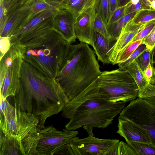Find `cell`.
<instances>
[{"label": "cell", "instance_id": "cell-1", "mask_svg": "<svg viewBox=\"0 0 155 155\" xmlns=\"http://www.w3.org/2000/svg\"><path fill=\"white\" fill-rule=\"evenodd\" d=\"M18 110L37 117L40 130L48 117L61 111L69 100L55 79L49 78L23 61L19 87L13 96Z\"/></svg>", "mask_w": 155, "mask_h": 155}, {"label": "cell", "instance_id": "cell-2", "mask_svg": "<svg viewBox=\"0 0 155 155\" xmlns=\"http://www.w3.org/2000/svg\"><path fill=\"white\" fill-rule=\"evenodd\" d=\"M22 44L23 60L54 79L67 63L71 45L54 29Z\"/></svg>", "mask_w": 155, "mask_h": 155}, {"label": "cell", "instance_id": "cell-3", "mask_svg": "<svg viewBox=\"0 0 155 155\" xmlns=\"http://www.w3.org/2000/svg\"><path fill=\"white\" fill-rule=\"evenodd\" d=\"M101 72L94 51L88 44L81 42L71 45L67 63L55 80L69 101L85 90Z\"/></svg>", "mask_w": 155, "mask_h": 155}, {"label": "cell", "instance_id": "cell-4", "mask_svg": "<svg viewBox=\"0 0 155 155\" xmlns=\"http://www.w3.org/2000/svg\"><path fill=\"white\" fill-rule=\"evenodd\" d=\"M136 83L126 71L117 69L104 71L97 79L64 107L71 109L84 101L98 99L112 103L128 101L138 97Z\"/></svg>", "mask_w": 155, "mask_h": 155}, {"label": "cell", "instance_id": "cell-5", "mask_svg": "<svg viewBox=\"0 0 155 155\" xmlns=\"http://www.w3.org/2000/svg\"><path fill=\"white\" fill-rule=\"evenodd\" d=\"M127 102L112 103L98 99H91L71 109L62 110V117L70 120L66 124L65 129L75 130L83 127L89 135L94 136L93 128L107 127L120 114Z\"/></svg>", "mask_w": 155, "mask_h": 155}, {"label": "cell", "instance_id": "cell-6", "mask_svg": "<svg viewBox=\"0 0 155 155\" xmlns=\"http://www.w3.org/2000/svg\"><path fill=\"white\" fill-rule=\"evenodd\" d=\"M23 58V45L16 43L0 59V98L15 95L20 84Z\"/></svg>", "mask_w": 155, "mask_h": 155}, {"label": "cell", "instance_id": "cell-7", "mask_svg": "<svg viewBox=\"0 0 155 155\" xmlns=\"http://www.w3.org/2000/svg\"><path fill=\"white\" fill-rule=\"evenodd\" d=\"M78 131L58 130L52 126L39 131L40 137L36 147L37 155H74L70 143L78 138Z\"/></svg>", "mask_w": 155, "mask_h": 155}, {"label": "cell", "instance_id": "cell-8", "mask_svg": "<svg viewBox=\"0 0 155 155\" xmlns=\"http://www.w3.org/2000/svg\"><path fill=\"white\" fill-rule=\"evenodd\" d=\"M119 118L131 121L144 130L155 146V105L138 97L122 109Z\"/></svg>", "mask_w": 155, "mask_h": 155}, {"label": "cell", "instance_id": "cell-9", "mask_svg": "<svg viewBox=\"0 0 155 155\" xmlns=\"http://www.w3.org/2000/svg\"><path fill=\"white\" fill-rule=\"evenodd\" d=\"M39 121L29 113L18 110L16 137L20 145L22 155H36V147L40 137Z\"/></svg>", "mask_w": 155, "mask_h": 155}, {"label": "cell", "instance_id": "cell-10", "mask_svg": "<svg viewBox=\"0 0 155 155\" xmlns=\"http://www.w3.org/2000/svg\"><path fill=\"white\" fill-rule=\"evenodd\" d=\"M119 140L102 139L89 135L71 141L70 145L74 155H117Z\"/></svg>", "mask_w": 155, "mask_h": 155}, {"label": "cell", "instance_id": "cell-11", "mask_svg": "<svg viewBox=\"0 0 155 155\" xmlns=\"http://www.w3.org/2000/svg\"><path fill=\"white\" fill-rule=\"evenodd\" d=\"M54 29L71 45L77 39L74 30L75 15L68 8L58 7L53 15Z\"/></svg>", "mask_w": 155, "mask_h": 155}, {"label": "cell", "instance_id": "cell-12", "mask_svg": "<svg viewBox=\"0 0 155 155\" xmlns=\"http://www.w3.org/2000/svg\"><path fill=\"white\" fill-rule=\"evenodd\" d=\"M153 21L136 24L132 19L128 21L122 28L116 42L107 53L110 63L115 65L120 52L132 42L141 31Z\"/></svg>", "mask_w": 155, "mask_h": 155}, {"label": "cell", "instance_id": "cell-13", "mask_svg": "<svg viewBox=\"0 0 155 155\" xmlns=\"http://www.w3.org/2000/svg\"><path fill=\"white\" fill-rule=\"evenodd\" d=\"M96 14L95 8L87 9L75 15V34L80 42L86 43L94 48V22Z\"/></svg>", "mask_w": 155, "mask_h": 155}, {"label": "cell", "instance_id": "cell-14", "mask_svg": "<svg viewBox=\"0 0 155 155\" xmlns=\"http://www.w3.org/2000/svg\"><path fill=\"white\" fill-rule=\"evenodd\" d=\"M32 0H27L11 15L0 31V37H11L18 32L30 21V6Z\"/></svg>", "mask_w": 155, "mask_h": 155}, {"label": "cell", "instance_id": "cell-15", "mask_svg": "<svg viewBox=\"0 0 155 155\" xmlns=\"http://www.w3.org/2000/svg\"><path fill=\"white\" fill-rule=\"evenodd\" d=\"M117 133L123 137L127 143L131 142L152 143L147 132L130 120L118 118Z\"/></svg>", "mask_w": 155, "mask_h": 155}, {"label": "cell", "instance_id": "cell-16", "mask_svg": "<svg viewBox=\"0 0 155 155\" xmlns=\"http://www.w3.org/2000/svg\"><path fill=\"white\" fill-rule=\"evenodd\" d=\"M58 7L43 11L33 17L18 32L10 38L11 46L16 43H21L27 34L51 16Z\"/></svg>", "mask_w": 155, "mask_h": 155}, {"label": "cell", "instance_id": "cell-17", "mask_svg": "<svg viewBox=\"0 0 155 155\" xmlns=\"http://www.w3.org/2000/svg\"><path fill=\"white\" fill-rule=\"evenodd\" d=\"M117 39L107 38L98 32L94 31V51L98 60L103 64H108L110 62L107 53L116 42Z\"/></svg>", "mask_w": 155, "mask_h": 155}, {"label": "cell", "instance_id": "cell-18", "mask_svg": "<svg viewBox=\"0 0 155 155\" xmlns=\"http://www.w3.org/2000/svg\"><path fill=\"white\" fill-rule=\"evenodd\" d=\"M0 155H22L20 143L16 137L5 135L0 130Z\"/></svg>", "mask_w": 155, "mask_h": 155}, {"label": "cell", "instance_id": "cell-19", "mask_svg": "<svg viewBox=\"0 0 155 155\" xmlns=\"http://www.w3.org/2000/svg\"><path fill=\"white\" fill-rule=\"evenodd\" d=\"M122 70L126 71L132 77L137 85L139 92L143 90L149 83L146 79L143 72L136 60L134 61Z\"/></svg>", "mask_w": 155, "mask_h": 155}, {"label": "cell", "instance_id": "cell-20", "mask_svg": "<svg viewBox=\"0 0 155 155\" xmlns=\"http://www.w3.org/2000/svg\"><path fill=\"white\" fill-rule=\"evenodd\" d=\"M59 6L56 2L46 0H33L30 6V20L40 12L48 9Z\"/></svg>", "mask_w": 155, "mask_h": 155}, {"label": "cell", "instance_id": "cell-21", "mask_svg": "<svg viewBox=\"0 0 155 155\" xmlns=\"http://www.w3.org/2000/svg\"><path fill=\"white\" fill-rule=\"evenodd\" d=\"M137 12L126 14L116 22L107 25L108 31L111 36L117 39L122 28L128 21L133 18Z\"/></svg>", "mask_w": 155, "mask_h": 155}, {"label": "cell", "instance_id": "cell-22", "mask_svg": "<svg viewBox=\"0 0 155 155\" xmlns=\"http://www.w3.org/2000/svg\"><path fill=\"white\" fill-rule=\"evenodd\" d=\"M97 0H77L65 8L72 11L76 15L87 9L92 8L95 9Z\"/></svg>", "mask_w": 155, "mask_h": 155}, {"label": "cell", "instance_id": "cell-23", "mask_svg": "<svg viewBox=\"0 0 155 155\" xmlns=\"http://www.w3.org/2000/svg\"><path fill=\"white\" fill-rule=\"evenodd\" d=\"M137 155H155V146L152 143L131 142L127 143Z\"/></svg>", "mask_w": 155, "mask_h": 155}, {"label": "cell", "instance_id": "cell-24", "mask_svg": "<svg viewBox=\"0 0 155 155\" xmlns=\"http://www.w3.org/2000/svg\"><path fill=\"white\" fill-rule=\"evenodd\" d=\"M143 40H139L133 42L126 46L119 53L115 64L125 61L138 47L142 44Z\"/></svg>", "mask_w": 155, "mask_h": 155}, {"label": "cell", "instance_id": "cell-25", "mask_svg": "<svg viewBox=\"0 0 155 155\" xmlns=\"http://www.w3.org/2000/svg\"><path fill=\"white\" fill-rule=\"evenodd\" d=\"M136 24H142L155 20V9H143L137 12L133 19Z\"/></svg>", "mask_w": 155, "mask_h": 155}, {"label": "cell", "instance_id": "cell-26", "mask_svg": "<svg viewBox=\"0 0 155 155\" xmlns=\"http://www.w3.org/2000/svg\"><path fill=\"white\" fill-rule=\"evenodd\" d=\"M154 53V49L150 51L147 49L135 60L143 72L149 63L153 65Z\"/></svg>", "mask_w": 155, "mask_h": 155}, {"label": "cell", "instance_id": "cell-27", "mask_svg": "<svg viewBox=\"0 0 155 155\" xmlns=\"http://www.w3.org/2000/svg\"><path fill=\"white\" fill-rule=\"evenodd\" d=\"M94 30L106 38L112 37L108 31L107 23L101 16L97 12L94 22Z\"/></svg>", "mask_w": 155, "mask_h": 155}, {"label": "cell", "instance_id": "cell-28", "mask_svg": "<svg viewBox=\"0 0 155 155\" xmlns=\"http://www.w3.org/2000/svg\"><path fill=\"white\" fill-rule=\"evenodd\" d=\"M95 9L107 24L109 15V0H97Z\"/></svg>", "mask_w": 155, "mask_h": 155}, {"label": "cell", "instance_id": "cell-29", "mask_svg": "<svg viewBox=\"0 0 155 155\" xmlns=\"http://www.w3.org/2000/svg\"><path fill=\"white\" fill-rule=\"evenodd\" d=\"M147 49L146 45L143 44L140 45L124 62L118 64L119 68L122 70L124 68L135 60L140 55Z\"/></svg>", "mask_w": 155, "mask_h": 155}, {"label": "cell", "instance_id": "cell-30", "mask_svg": "<svg viewBox=\"0 0 155 155\" xmlns=\"http://www.w3.org/2000/svg\"><path fill=\"white\" fill-rule=\"evenodd\" d=\"M127 5V3L116 9L109 17L107 25L114 22L124 16L125 15Z\"/></svg>", "mask_w": 155, "mask_h": 155}, {"label": "cell", "instance_id": "cell-31", "mask_svg": "<svg viewBox=\"0 0 155 155\" xmlns=\"http://www.w3.org/2000/svg\"><path fill=\"white\" fill-rule=\"evenodd\" d=\"M137 155L134 150L127 143L121 141L118 143L117 155Z\"/></svg>", "mask_w": 155, "mask_h": 155}, {"label": "cell", "instance_id": "cell-32", "mask_svg": "<svg viewBox=\"0 0 155 155\" xmlns=\"http://www.w3.org/2000/svg\"><path fill=\"white\" fill-rule=\"evenodd\" d=\"M142 44L146 45L147 49L150 51L153 50L155 46V25L148 35L143 39Z\"/></svg>", "mask_w": 155, "mask_h": 155}, {"label": "cell", "instance_id": "cell-33", "mask_svg": "<svg viewBox=\"0 0 155 155\" xmlns=\"http://www.w3.org/2000/svg\"><path fill=\"white\" fill-rule=\"evenodd\" d=\"M155 25V21H154L141 31L131 43L137 40H143L148 35Z\"/></svg>", "mask_w": 155, "mask_h": 155}, {"label": "cell", "instance_id": "cell-34", "mask_svg": "<svg viewBox=\"0 0 155 155\" xmlns=\"http://www.w3.org/2000/svg\"><path fill=\"white\" fill-rule=\"evenodd\" d=\"M144 73L149 83L153 84L155 82V68L153 65L149 63L144 71Z\"/></svg>", "mask_w": 155, "mask_h": 155}, {"label": "cell", "instance_id": "cell-35", "mask_svg": "<svg viewBox=\"0 0 155 155\" xmlns=\"http://www.w3.org/2000/svg\"><path fill=\"white\" fill-rule=\"evenodd\" d=\"M0 59L9 50L11 46L10 38L0 37Z\"/></svg>", "mask_w": 155, "mask_h": 155}, {"label": "cell", "instance_id": "cell-36", "mask_svg": "<svg viewBox=\"0 0 155 155\" xmlns=\"http://www.w3.org/2000/svg\"><path fill=\"white\" fill-rule=\"evenodd\" d=\"M155 96V85L149 83L144 89L139 92L138 97L145 98Z\"/></svg>", "mask_w": 155, "mask_h": 155}, {"label": "cell", "instance_id": "cell-37", "mask_svg": "<svg viewBox=\"0 0 155 155\" xmlns=\"http://www.w3.org/2000/svg\"><path fill=\"white\" fill-rule=\"evenodd\" d=\"M125 15L135 12H137L140 10L144 9L142 3L140 0L136 4L134 5L131 4L130 2L127 3Z\"/></svg>", "mask_w": 155, "mask_h": 155}, {"label": "cell", "instance_id": "cell-38", "mask_svg": "<svg viewBox=\"0 0 155 155\" xmlns=\"http://www.w3.org/2000/svg\"><path fill=\"white\" fill-rule=\"evenodd\" d=\"M109 17L113 12L119 6L118 3V0H109Z\"/></svg>", "mask_w": 155, "mask_h": 155}, {"label": "cell", "instance_id": "cell-39", "mask_svg": "<svg viewBox=\"0 0 155 155\" xmlns=\"http://www.w3.org/2000/svg\"><path fill=\"white\" fill-rule=\"evenodd\" d=\"M77 0H62L58 3L59 7L66 8Z\"/></svg>", "mask_w": 155, "mask_h": 155}, {"label": "cell", "instance_id": "cell-40", "mask_svg": "<svg viewBox=\"0 0 155 155\" xmlns=\"http://www.w3.org/2000/svg\"><path fill=\"white\" fill-rule=\"evenodd\" d=\"M144 9H151L150 7L151 3L154 0H140Z\"/></svg>", "mask_w": 155, "mask_h": 155}, {"label": "cell", "instance_id": "cell-41", "mask_svg": "<svg viewBox=\"0 0 155 155\" xmlns=\"http://www.w3.org/2000/svg\"><path fill=\"white\" fill-rule=\"evenodd\" d=\"M130 0H118L119 6H122L125 5Z\"/></svg>", "mask_w": 155, "mask_h": 155}, {"label": "cell", "instance_id": "cell-42", "mask_svg": "<svg viewBox=\"0 0 155 155\" xmlns=\"http://www.w3.org/2000/svg\"><path fill=\"white\" fill-rule=\"evenodd\" d=\"M150 103L155 105V96L150 97L144 98Z\"/></svg>", "mask_w": 155, "mask_h": 155}, {"label": "cell", "instance_id": "cell-43", "mask_svg": "<svg viewBox=\"0 0 155 155\" xmlns=\"http://www.w3.org/2000/svg\"><path fill=\"white\" fill-rule=\"evenodd\" d=\"M140 1V0H130L129 2L133 4L136 5Z\"/></svg>", "mask_w": 155, "mask_h": 155}, {"label": "cell", "instance_id": "cell-44", "mask_svg": "<svg viewBox=\"0 0 155 155\" xmlns=\"http://www.w3.org/2000/svg\"><path fill=\"white\" fill-rule=\"evenodd\" d=\"M150 7L151 9H155V0H154L151 2Z\"/></svg>", "mask_w": 155, "mask_h": 155}, {"label": "cell", "instance_id": "cell-45", "mask_svg": "<svg viewBox=\"0 0 155 155\" xmlns=\"http://www.w3.org/2000/svg\"><path fill=\"white\" fill-rule=\"evenodd\" d=\"M62 0H52V1H53L55 2H57L58 3L61 2Z\"/></svg>", "mask_w": 155, "mask_h": 155}, {"label": "cell", "instance_id": "cell-46", "mask_svg": "<svg viewBox=\"0 0 155 155\" xmlns=\"http://www.w3.org/2000/svg\"><path fill=\"white\" fill-rule=\"evenodd\" d=\"M153 64H154L155 65V60H153ZM154 66V68H155V66ZM152 84L155 85V82Z\"/></svg>", "mask_w": 155, "mask_h": 155}, {"label": "cell", "instance_id": "cell-47", "mask_svg": "<svg viewBox=\"0 0 155 155\" xmlns=\"http://www.w3.org/2000/svg\"><path fill=\"white\" fill-rule=\"evenodd\" d=\"M154 52H155V47L154 48Z\"/></svg>", "mask_w": 155, "mask_h": 155}, {"label": "cell", "instance_id": "cell-48", "mask_svg": "<svg viewBox=\"0 0 155 155\" xmlns=\"http://www.w3.org/2000/svg\"><path fill=\"white\" fill-rule=\"evenodd\" d=\"M47 0V1H51L52 0Z\"/></svg>", "mask_w": 155, "mask_h": 155}]
</instances>
